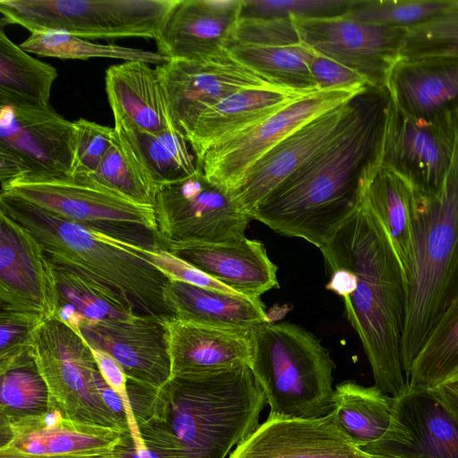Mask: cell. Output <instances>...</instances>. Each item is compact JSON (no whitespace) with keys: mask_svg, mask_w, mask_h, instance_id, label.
I'll return each mask as SVG.
<instances>
[{"mask_svg":"<svg viewBox=\"0 0 458 458\" xmlns=\"http://www.w3.org/2000/svg\"><path fill=\"white\" fill-rule=\"evenodd\" d=\"M310 70L319 90L361 89L369 85L358 72L317 53L310 61Z\"/></svg>","mask_w":458,"mask_h":458,"instance_id":"46","label":"cell"},{"mask_svg":"<svg viewBox=\"0 0 458 458\" xmlns=\"http://www.w3.org/2000/svg\"><path fill=\"white\" fill-rule=\"evenodd\" d=\"M142 252L149 262L159 269L169 280L179 281L227 293L239 294L160 246H156L151 249L142 247Z\"/></svg>","mask_w":458,"mask_h":458,"instance_id":"44","label":"cell"},{"mask_svg":"<svg viewBox=\"0 0 458 458\" xmlns=\"http://www.w3.org/2000/svg\"><path fill=\"white\" fill-rule=\"evenodd\" d=\"M301 43L363 76L369 85L386 88L401 59L405 29L369 24L344 15L291 17Z\"/></svg>","mask_w":458,"mask_h":458,"instance_id":"13","label":"cell"},{"mask_svg":"<svg viewBox=\"0 0 458 458\" xmlns=\"http://www.w3.org/2000/svg\"><path fill=\"white\" fill-rule=\"evenodd\" d=\"M394 105L408 115L430 119L458 113V56L401 58L386 86Z\"/></svg>","mask_w":458,"mask_h":458,"instance_id":"24","label":"cell"},{"mask_svg":"<svg viewBox=\"0 0 458 458\" xmlns=\"http://www.w3.org/2000/svg\"><path fill=\"white\" fill-rule=\"evenodd\" d=\"M394 404V397L375 386L346 380L335 386L332 414L340 431L361 449L386 434Z\"/></svg>","mask_w":458,"mask_h":458,"instance_id":"31","label":"cell"},{"mask_svg":"<svg viewBox=\"0 0 458 458\" xmlns=\"http://www.w3.org/2000/svg\"><path fill=\"white\" fill-rule=\"evenodd\" d=\"M114 119L119 140L157 191L199 170L196 157L190 152L189 141L174 128L148 132L124 118Z\"/></svg>","mask_w":458,"mask_h":458,"instance_id":"29","label":"cell"},{"mask_svg":"<svg viewBox=\"0 0 458 458\" xmlns=\"http://www.w3.org/2000/svg\"><path fill=\"white\" fill-rule=\"evenodd\" d=\"M0 210L26 228L55 267L80 276L131 315L174 318L164 298L169 279L141 245L67 220L22 199L0 193Z\"/></svg>","mask_w":458,"mask_h":458,"instance_id":"4","label":"cell"},{"mask_svg":"<svg viewBox=\"0 0 458 458\" xmlns=\"http://www.w3.org/2000/svg\"><path fill=\"white\" fill-rule=\"evenodd\" d=\"M457 121L458 113L412 117L391 100L381 165L402 177L414 193L437 194L452 162Z\"/></svg>","mask_w":458,"mask_h":458,"instance_id":"12","label":"cell"},{"mask_svg":"<svg viewBox=\"0 0 458 458\" xmlns=\"http://www.w3.org/2000/svg\"><path fill=\"white\" fill-rule=\"evenodd\" d=\"M362 89L321 90L298 100L252 128L211 147L198 166L209 181L233 191L251 165L287 135L348 102Z\"/></svg>","mask_w":458,"mask_h":458,"instance_id":"14","label":"cell"},{"mask_svg":"<svg viewBox=\"0 0 458 458\" xmlns=\"http://www.w3.org/2000/svg\"><path fill=\"white\" fill-rule=\"evenodd\" d=\"M164 298L180 320L226 329H254L270 322L259 298L169 280Z\"/></svg>","mask_w":458,"mask_h":458,"instance_id":"28","label":"cell"},{"mask_svg":"<svg viewBox=\"0 0 458 458\" xmlns=\"http://www.w3.org/2000/svg\"><path fill=\"white\" fill-rule=\"evenodd\" d=\"M320 250L329 277L326 288L343 299L375 386L394 398L400 396L408 387L402 363L407 292L386 229L362 199Z\"/></svg>","mask_w":458,"mask_h":458,"instance_id":"2","label":"cell"},{"mask_svg":"<svg viewBox=\"0 0 458 458\" xmlns=\"http://www.w3.org/2000/svg\"><path fill=\"white\" fill-rule=\"evenodd\" d=\"M162 248L241 295L259 298L278 288L277 267L259 241L244 237L230 242L167 243Z\"/></svg>","mask_w":458,"mask_h":458,"instance_id":"23","label":"cell"},{"mask_svg":"<svg viewBox=\"0 0 458 458\" xmlns=\"http://www.w3.org/2000/svg\"><path fill=\"white\" fill-rule=\"evenodd\" d=\"M361 450L395 458H458V425L431 390L408 386L394 398L386 434Z\"/></svg>","mask_w":458,"mask_h":458,"instance_id":"17","label":"cell"},{"mask_svg":"<svg viewBox=\"0 0 458 458\" xmlns=\"http://www.w3.org/2000/svg\"><path fill=\"white\" fill-rule=\"evenodd\" d=\"M105 84L114 117L148 132L174 128L162 82L149 64L127 61L112 65L106 71Z\"/></svg>","mask_w":458,"mask_h":458,"instance_id":"26","label":"cell"},{"mask_svg":"<svg viewBox=\"0 0 458 458\" xmlns=\"http://www.w3.org/2000/svg\"><path fill=\"white\" fill-rule=\"evenodd\" d=\"M228 458H374L338 428L332 411L314 419L268 415Z\"/></svg>","mask_w":458,"mask_h":458,"instance_id":"21","label":"cell"},{"mask_svg":"<svg viewBox=\"0 0 458 458\" xmlns=\"http://www.w3.org/2000/svg\"><path fill=\"white\" fill-rule=\"evenodd\" d=\"M363 200L386 229L406 279L413 250V190L381 165L369 182Z\"/></svg>","mask_w":458,"mask_h":458,"instance_id":"30","label":"cell"},{"mask_svg":"<svg viewBox=\"0 0 458 458\" xmlns=\"http://www.w3.org/2000/svg\"><path fill=\"white\" fill-rule=\"evenodd\" d=\"M59 306L70 307L82 320L97 321L131 315L98 286L66 269L55 267Z\"/></svg>","mask_w":458,"mask_h":458,"instance_id":"40","label":"cell"},{"mask_svg":"<svg viewBox=\"0 0 458 458\" xmlns=\"http://www.w3.org/2000/svg\"><path fill=\"white\" fill-rule=\"evenodd\" d=\"M1 448L32 455H63L114 450L129 433L79 424L68 420L45 427L39 416L18 420L1 419Z\"/></svg>","mask_w":458,"mask_h":458,"instance_id":"27","label":"cell"},{"mask_svg":"<svg viewBox=\"0 0 458 458\" xmlns=\"http://www.w3.org/2000/svg\"><path fill=\"white\" fill-rule=\"evenodd\" d=\"M44 321L37 314L1 310L0 371L30 355L33 335Z\"/></svg>","mask_w":458,"mask_h":458,"instance_id":"42","label":"cell"},{"mask_svg":"<svg viewBox=\"0 0 458 458\" xmlns=\"http://www.w3.org/2000/svg\"><path fill=\"white\" fill-rule=\"evenodd\" d=\"M75 134L74 123L50 106H0V147L28 163L26 176H71Z\"/></svg>","mask_w":458,"mask_h":458,"instance_id":"19","label":"cell"},{"mask_svg":"<svg viewBox=\"0 0 458 458\" xmlns=\"http://www.w3.org/2000/svg\"><path fill=\"white\" fill-rule=\"evenodd\" d=\"M96 386L99 395L107 408L125 425L126 413L123 403L117 393L106 382L99 370L96 375ZM128 426V425H127Z\"/></svg>","mask_w":458,"mask_h":458,"instance_id":"49","label":"cell"},{"mask_svg":"<svg viewBox=\"0 0 458 458\" xmlns=\"http://www.w3.org/2000/svg\"><path fill=\"white\" fill-rule=\"evenodd\" d=\"M165 319L125 316L82 320L79 334L91 348L112 355L129 381L157 392L171 377Z\"/></svg>","mask_w":458,"mask_h":458,"instance_id":"16","label":"cell"},{"mask_svg":"<svg viewBox=\"0 0 458 458\" xmlns=\"http://www.w3.org/2000/svg\"><path fill=\"white\" fill-rule=\"evenodd\" d=\"M87 176L135 202L154 207L157 190L139 169L116 133L98 167Z\"/></svg>","mask_w":458,"mask_h":458,"instance_id":"38","label":"cell"},{"mask_svg":"<svg viewBox=\"0 0 458 458\" xmlns=\"http://www.w3.org/2000/svg\"><path fill=\"white\" fill-rule=\"evenodd\" d=\"M32 173L28 163L17 154L0 147L1 191Z\"/></svg>","mask_w":458,"mask_h":458,"instance_id":"47","label":"cell"},{"mask_svg":"<svg viewBox=\"0 0 458 458\" xmlns=\"http://www.w3.org/2000/svg\"><path fill=\"white\" fill-rule=\"evenodd\" d=\"M405 283L402 363L408 383L415 358L458 295V121L441 190L433 196L414 193L412 260Z\"/></svg>","mask_w":458,"mask_h":458,"instance_id":"5","label":"cell"},{"mask_svg":"<svg viewBox=\"0 0 458 458\" xmlns=\"http://www.w3.org/2000/svg\"><path fill=\"white\" fill-rule=\"evenodd\" d=\"M242 0H178L155 40L168 60H200L225 53L234 41Z\"/></svg>","mask_w":458,"mask_h":458,"instance_id":"20","label":"cell"},{"mask_svg":"<svg viewBox=\"0 0 458 458\" xmlns=\"http://www.w3.org/2000/svg\"><path fill=\"white\" fill-rule=\"evenodd\" d=\"M91 453H97V452H91ZM86 454H90V453H79V454H63V455H32V454H26L19 453V452L11 450V449L1 448L0 458H77V457L81 456Z\"/></svg>","mask_w":458,"mask_h":458,"instance_id":"50","label":"cell"},{"mask_svg":"<svg viewBox=\"0 0 458 458\" xmlns=\"http://www.w3.org/2000/svg\"><path fill=\"white\" fill-rule=\"evenodd\" d=\"M170 378L206 376L250 366L252 330L203 326L175 318L164 320Z\"/></svg>","mask_w":458,"mask_h":458,"instance_id":"22","label":"cell"},{"mask_svg":"<svg viewBox=\"0 0 458 458\" xmlns=\"http://www.w3.org/2000/svg\"><path fill=\"white\" fill-rule=\"evenodd\" d=\"M227 51L239 62L276 85L320 91L310 70L315 52L301 42L286 45L233 43Z\"/></svg>","mask_w":458,"mask_h":458,"instance_id":"33","label":"cell"},{"mask_svg":"<svg viewBox=\"0 0 458 458\" xmlns=\"http://www.w3.org/2000/svg\"><path fill=\"white\" fill-rule=\"evenodd\" d=\"M115 449V448H114ZM77 458H120L114 450L86 454Z\"/></svg>","mask_w":458,"mask_h":458,"instance_id":"51","label":"cell"},{"mask_svg":"<svg viewBox=\"0 0 458 458\" xmlns=\"http://www.w3.org/2000/svg\"><path fill=\"white\" fill-rule=\"evenodd\" d=\"M178 0H0L2 22L82 38H156Z\"/></svg>","mask_w":458,"mask_h":458,"instance_id":"9","label":"cell"},{"mask_svg":"<svg viewBox=\"0 0 458 458\" xmlns=\"http://www.w3.org/2000/svg\"><path fill=\"white\" fill-rule=\"evenodd\" d=\"M56 69L29 55L0 30V106H49Z\"/></svg>","mask_w":458,"mask_h":458,"instance_id":"32","label":"cell"},{"mask_svg":"<svg viewBox=\"0 0 458 458\" xmlns=\"http://www.w3.org/2000/svg\"><path fill=\"white\" fill-rule=\"evenodd\" d=\"M458 425V375L431 389Z\"/></svg>","mask_w":458,"mask_h":458,"instance_id":"48","label":"cell"},{"mask_svg":"<svg viewBox=\"0 0 458 458\" xmlns=\"http://www.w3.org/2000/svg\"><path fill=\"white\" fill-rule=\"evenodd\" d=\"M73 123L76 134L71 176L88 175L96 171L111 148L114 128L84 118Z\"/></svg>","mask_w":458,"mask_h":458,"instance_id":"43","label":"cell"},{"mask_svg":"<svg viewBox=\"0 0 458 458\" xmlns=\"http://www.w3.org/2000/svg\"><path fill=\"white\" fill-rule=\"evenodd\" d=\"M374 458H395V457L384 456V455H374Z\"/></svg>","mask_w":458,"mask_h":458,"instance_id":"52","label":"cell"},{"mask_svg":"<svg viewBox=\"0 0 458 458\" xmlns=\"http://www.w3.org/2000/svg\"><path fill=\"white\" fill-rule=\"evenodd\" d=\"M456 0H352L344 16L362 22L409 30L451 7Z\"/></svg>","mask_w":458,"mask_h":458,"instance_id":"37","label":"cell"},{"mask_svg":"<svg viewBox=\"0 0 458 458\" xmlns=\"http://www.w3.org/2000/svg\"><path fill=\"white\" fill-rule=\"evenodd\" d=\"M24 51L59 59L114 58L127 61H141L156 65L169 60L157 52L117 45H102L88 41L63 30L32 32L19 45Z\"/></svg>","mask_w":458,"mask_h":458,"instance_id":"35","label":"cell"},{"mask_svg":"<svg viewBox=\"0 0 458 458\" xmlns=\"http://www.w3.org/2000/svg\"><path fill=\"white\" fill-rule=\"evenodd\" d=\"M458 375V295L415 358L408 377L412 389L431 390Z\"/></svg>","mask_w":458,"mask_h":458,"instance_id":"34","label":"cell"},{"mask_svg":"<svg viewBox=\"0 0 458 458\" xmlns=\"http://www.w3.org/2000/svg\"><path fill=\"white\" fill-rule=\"evenodd\" d=\"M1 310L45 320L56 316L59 294L55 269L40 242L0 210Z\"/></svg>","mask_w":458,"mask_h":458,"instance_id":"15","label":"cell"},{"mask_svg":"<svg viewBox=\"0 0 458 458\" xmlns=\"http://www.w3.org/2000/svg\"><path fill=\"white\" fill-rule=\"evenodd\" d=\"M352 0H242L240 18H331L344 15Z\"/></svg>","mask_w":458,"mask_h":458,"instance_id":"41","label":"cell"},{"mask_svg":"<svg viewBox=\"0 0 458 458\" xmlns=\"http://www.w3.org/2000/svg\"><path fill=\"white\" fill-rule=\"evenodd\" d=\"M30 355L47 387L50 409L79 424L129 432L99 395L89 345L68 324L57 317L45 320L33 335Z\"/></svg>","mask_w":458,"mask_h":458,"instance_id":"8","label":"cell"},{"mask_svg":"<svg viewBox=\"0 0 458 458\" xmlns=\"http://www.w3.org/2000/svg\"><path fill=\"white\" fill-rule=\"evenodd\" d=\"M316 92L289 88L245 89L208 107L200 114L188 138L197 165L211 147Z\"/></svg>","mask_w":458,"mask_h":458,"instance_id":"25","label":"cell"},{"mask_svg":"<svg viewBox=\"0 0 458 458\" xmlns=\"http://www.w3.org/2000/svg\"><path fill=\"white\" fill-rule=\"evenodd\" d=\"M154 210L162 247L176 242H230L241 240L251 217L232 191L209 181L199 167L192 175L160 187Z\"/></svg>","mask_w":458,"mask_h":458,"instance_id":"10","label":"cell"},{"mask_svg":"<svg viewBox=\"0 0 458 458\" xmlns=\"http://www.w3.org/2000/svg\"><path fill=\"white\" fill-rule=\"evenodd\" d=\"M354 98L303 124L255 162L232 191L240 208L250 216L268 194L329 144L350 119Z\"/></svg>","mask_w":458,"mask_h":458,"instance_id":"18","label":"cell"},{"mask_svg":"<svg viewBox=\"0 0 458 458\" xmlns=\"http://www.w3.org/2000/svg\"><path fill=\"white\" fill-rule=\"evenodd\" d=\"M250 368L265 394L268 415L314 419L333 411V360L301 326L270 321L255 327Z\"/></svg>","mask_w":458,"mask_h":458,"instance_id":"6","label":"cell"},{"mask_svg":"<svg viewBox=\"0 0 458 458\" xmlns=\"http://www.w3.org/2000/svg\"><path fill=\"white\" fill-rule=\"evenodd\" d=\"M1 419L41 416L50 410L47 387L31 355L1 371Z\"/></svg>","mask_w":458,"mask_h":458,"instance_id":"36","label":"cell"},{"mask_svg":"<svg viewBox=\"0 0 458 458\" xmlns=\"http://www.w3.org/2000/svg\"><path fill=\"white\" fill-rule=\"evenodd\" d=\"M174 130L187 140L208 107L245 89H278L228 51L207 59L169 60L157 65Z\"/></svg>","mask_w":458,"mask_h":458,"instance_id":"11","label":"cell"},{"mask_svg":"<svg viewBox=\"0 0 458 458\" xmlns=\"http://www.w3.org/2000/svg\"><path fill=\"white\" fill-rule=\"evenodd\" d=\"M458 56V0L440 14L407 30L401 58Z\"/></svg>","mask_w":458,"mask_h":458,"instance_id":"39","label":"cell"},{"mask_svg":"<svg viewBox=\"0 0 458 458\" xmlns=\"http://www.w3.org/2000/svg\"><path fill=\"white\" fill-rule=\"evenodd\" d=\"M390 104L387 88L369 85L359 92L337 136L268 194L251 219L322 249L360 207L381 166Z\"/></svg>","mask_w":458,"mask_h":458,"instance_id":"1","label":"cell"},{"mask_svg":"<svg viewBox=\"0 0 458 458\" xmlns=\"http://www.w3.org/2000/svg\"><path fill=\"white\" fill-rule=\"evenodd\" d=\"M250 368L170 378L138 423L146 445L168 458H225L258 426L267 405Z\"/></svg>","mask_w":458,"mask_h":458,"instance_id":"3","label":"cell"},{"mask_svg":"<svg viewBox=\"0 0 458 458\" xmlns=\"http://www.w3.org/2000/svg\"><path fill=\"white\" fill-rule=\"evenodd\" d=\"M299 42L301 41L292 18L289 17L279 19L240 18L235 39L233 43L286 45Z\"/></svg>","mask_w":458,"mask_h":458,"instance_id":"45","label":"cell"},{"mask_svg":"<svg viewBox=\"0 0 458 458\" xmlns=\"http://www.w3.org/2000/svg\"><path fill=\"white\" fill-rule=\"evenodd\" d=\"M1 193L147 248L159 245L153 206L135 202L87 175L26 176Z\"/></svg>","mask_w":458,"mask_h":458,"instance_id":"7","label":"cell"}]
</instances>
